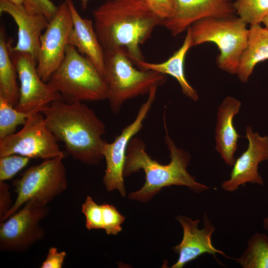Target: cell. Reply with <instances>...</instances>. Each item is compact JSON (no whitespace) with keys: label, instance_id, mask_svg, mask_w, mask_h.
I'll return each mask as SVG.
<instances>
[{"label":"cell","instance_id":"cell-21","mask_svg":"<svg viewBox=\"0 0 268 268\" xmlns=\"http://www.w3.org/2000/svg\"><path fill=\"white\" fill-rule=\"evenodd\" d=\"M5 32L0 30V97L14 107L19 98V87L17 83V73L11 58Z\"/></svg>","mask_w":268,"mask_h":268},{"label":"cell","instance_id":"cell-5","mask_svg":"<svg viewBox=\"0 0 268 268\" xmlns=\"http://www.w3.org/2000/svg\"><path fill=\"white\" fill-rule=\"evenodd\" d=\"M104 52L107 99L114 113H118L128 100L148 94L153 87L161 86L166 80V76L162 73L135 68L133 62L122 50Z\"/></svg>","mask_w":268,"mask_h":268},{"label":"cell","instance_id":"cell-32","mask_svg":"<svg viewBox=\"0 0 268 268\" xmlns=\"http://www.w3.org/2000/svg\"><path fill=\"white\" fill-rule=\"evenodd\" d=\"M81 2V7L83 9L86 8L88 2L89 0H79Z\"/></svg>","mask_w":268,"mask_h":268},{"label":"cell","instance_id":"cell-35","mask_svg":"<svg viewBox=\"0 0 268 268\" xmlns=\"http://www.w3.org/2000/svg\"><path fill=\"white\" fill-rule=\"evenodd\" d=\"M262 23L265 25V27L268 29V13L264 18Z\"/></svg>","mask_w":268,"mask_h":268},{"label":"cell","instance_id":"cell-12","mask_svg":"<svg viewBox=\"0 0 268 268\" xmlns=\"http://www.w3.org/2000/svg\"><path fill=\"white\" fill-rule=\"evenodd\" d=\"M9 52L20 82L19 98L14 106L16 109L31 112L53 101L63 100L59 92L41 78L37 64L30 55L10 50Z\"/></svg>","mask_w":268,"mask_h":268},{"label":"cell","instance_id":"cell-31","mask_svg":"<svg viewBox=\"0 0 268 268\" xmlns=\"http://www.w3.org/2000/svg\"><path fill=\"white\" fill-rule=\"evenodd\" d=\"M12 200L9 185L5 181H0V220L2 221L12 206Z\"/></svg>","mask_w":268,"mask_h":268},{"label":"cell","instance_id":"cell-11","mask_svg":"<svg viewBox=\"0 0 268 268\" xmlns=\"http://www.w3.org/2000/svg\"><path fill=\"white\" fill-rule=\"evenodd\" d=\"M72 27L70 11L65 0L40 37L36 68L44 81H48L64 60Z\"/></svg>","mask_w":268,"mask_h":268},{"label":"cell","instance_id":"cell-4","mask_svg":"<svg viewBox=\"0 0 268 268\" xmlns=\"http://www.w3.org/2000/svg\"><path fill=\"white\" fill-rule=\"evenodd\" d=\"M67 102L108 99L106 79L93 64L68 44L65 58L47 82Z\"/></svg>","mask_w":268,"mask_h":268},{"label":"cell","instance_id":"cell-3","mask_svg":"<svg viewBox=\"0 0 268 268\" xmlns=\"http://www.w3.org/2000/svg\"><path fill=\"white\" fill-rule=\"evenodd\" d=\"M164 127L166 132L165 143L170 151L171 160L163 165L153 159L146 151L145 143L138 137L130 141L127 152L124 176H129L140 170L144 171L145 181L138 190L131 192L128 199L147 202L163 188L172 186H185L192 191L199 193L208 190L209 186L196 181L187 171L191 155L178 148L170 137L164 114Z\"/></svg>","mask_w":268,"mask_h":268},{"label":"cell","instance_id":"cell-34","mask_svg":"<svg viewBox=\"0 0 268 268\" xmlns=\"http://www.w3.org/2000/svg\"><path fill=\"white\" fill-rule=\"evenodd\" d=\"M8 1L15 4H23V0H7Z\"/></svg>","mask_w":268,"mask_h":268},{"label":"cell","instance_id":"cell-25","mask_svg":"<svg viewBox=\"0 0 268 268\" xmlns=\"http://www.w3.org/2000/svg\"><path fill=\"white\" fill-rule=\"evenodd\" d=\"M30 158L18 155L11 154L0 157V181L11 179L28 164Z\"/></svg>","mask_w":268,"mask_h":268},{"label":"cell","instance_id":"cell-15","mask_svg":"<svg viewBox=\"0 0 268 268\" xmlns=\"http://www.w3.org/2000/svg\"><path fill=\"white\" fill-rule=\"evenodd\" d=\"M173 15L164 20L162 25L176 36L194 22L202 18L228 17L236 14L233 0H173Z\"/></svg>","mask_w":268,"mask_h":268},{"label":"cell","instance_id":"cell-23","mask_svg":"<svg viewBox=\"0 0 268 268\" xmlns=\"http://www.w3.org/2000/svg\"><path fill=\"white\" fill-rule=\"evenodd\" d=\"M43 108L28 112L20 111L0 97V140L14 133L18 126L23 125L30 116Z\"/></svg>","mask_w":268,"mask_h":268},{"label":"cell","instance_id":"cell-13","mask_svg":"<svg viewBox=\"0 0 268 268\" xmlns=\"http://www.w3.org/2000/svg\"><path fill=\"white\" fill-rule=\"evenodd\" d=\"M245 133L248 147L235 159L229 178L222 183L221 187L225 191L234 192L247 183L264 184L259 165L268 160V136L254 133L250 126L246 127Z\"/></svg>","mask_w":268,"mask_h":268},{"label":"cell","instance_id":"cell-26","mask_svg":"<svg viewBox=\"0 0 268 268\" xmlns=\"http://www.w3.org/2000/svg\"><path fill=\"white\" fill-rule=\"evenodd\" d=\"M103 214V229L107 235L118 234L122 230L121 226L125 217L113 205L101 204Z\"/></svg>","mask_w":268,"mask_h":268},{"label":"cell","instance_id":"cell-20","mask_svg":"<svg viewBox=\"0 0 268 268\" xmlns=\"http://www.w3.org/2000/svg\"><path fill=\"white\" fill-rule=\"evenodd\" d=\"M268 60V29L260 24L250 26L246 47L240 58L236 74L243 83L248 81L256 66Z\"/></svg>","mask_w":268,"mask_h":268},{"label":"cell","instance_id":"cell-33","mask_svg":"<svg viewBox=\"0 0 268 268\" xmlns=\"http://www.w3.org/2000/svg\"><path fill=\"white\" fill-rule=\"evenodd\" d=\"M263 227L267 231H268V217L265 218L263 220Z\"/></svg>","mask_w":268,"mask_h":268},{"label":"cell","instance_id":"cell-22","mask_svg":"<svg viewBox=\"0 0 268 268\" xmlns=\"http://www.w3.org/2000/svg\"><path fill=\"white\" fill-rule=\"evenodd\" d=\"M244 268H268V236L256 233L248 240V246L238 258H232Z\"/></svg>","mask_w":268,"mask_h":268},{"label":"cell","instance_id":"cell-1","mask_svg":"<svg viewBox=\"0 0 268 268\" xmlns=\"http://www.w3.org/2000/svg\"><path fill=\"white\" fill-rule=\"evenodd\" d=\"M94 26L104 51H124L133 63L143 61L139 46L162 20L144 0H108L93 11Z\"/></svg>","mask_w":268,"mask_h":268},{"label":"cell","instance_id":"cell-8","mask_svg":"<svg viewBox=\"0 0 268 268\" xmlns=\"http://www.w3.org/2000/svg\"><path fill=\"white\" fill-rule=\"evenodd\" d=\"M58 141L38 111L28 118L19 131L0 140V157L18 154L44 160L64 158Z\"/></svg>","mask_w":268,"mask_h":268},{"label":"cell","instance_id":"cell-2","mask_svg":"<svg viewBox=\"0 0 268 268\" xmlns=\"http://www.w3.org/2000/svg\"><path fill=\"white\" fill-rule=\"evenodd\" d=\"M45 123L67 152L87 165L98 164L103 158L102 136L106 126L95 112L80 101H53L41 111Z\"/></svg>","mask_w":268,"mask_h":268},{"label":"cell","instance_id":"cell-10","mask_svg":"<svg viewBox=\"0 0 268 268\" xmlns=\"http://www.w3.org/2000/svg\"><path fill=\"white\" fill-rule=\"evenodd\" d=\"M157 88L158 86H154L151 88L134 121L124 128L113 141H105L103 146L102 154L106 163L103 184L108 191L118 190L122 197L126 196L124 170L128 145L142 128L143 121L155 100Z\"/></svg>","mask_w":268,"mask_h":268},{"label":"cell","instance_id":"cell-16","mask_svg":"<svg viewBox=\"0 0 268 268\" xmlns=\"http://www.w3.org/2000/svg\"><path fill=\"white\" fill-rule=\"evenodd\" d=\"M0 13L11 16L17 27V41L12 47L9 41L10 51L30 55L36 64L40 48V39L49 21L43 15L28 12L23 4H15L7 0H0Z\"/></svg>","mask_w":268,"mask_h":268},{"label":"cell","instance_id":"cell-14","mask_svg":"<svg viewBox=\"0 0 268 268\" xmlns=\"http://www.w3.org/2000/svg\"><path fill=\"white\" fill-rule=\"evenodd\" d=\"M181 225L183 236L181 242L172 247L178 259L172 266V268H182L186 264L196 259L201 255L208 254L216 258L220 254L229 258L222 251L214 247L212 243L211 236L215 230L207 215L203 217L204 226L199 228V219L193 220L187 216L178 215L176 218Z\"/></svg>","mask_w":268,"mask_h":268},{"label":"cell","instance_id":"cell-17","mask_svg":"<svg viewBox=\"0 0 268 268\" xmlns=\"http://www.w3.org/2000/svg\"><path fill=\"white\" fill-rule=\"evenodd\" d=\"M70 11L73 27L68 44L89 59L105 77V52L97 37L93 21L82 18L72 0H66Z\"/></svg>","mask_w":268,"mask_h":268},{"label":"cell","instance_id":"cell-6","mask_svg":"<svg viewBox=\"0 0 268 268\" xmlns=\"http://www.w3.org/2000/svg\"><path fill=\"white\" fill-rule=\"evenodd\" d=\"M247 25L235 15L201 19L190 26L193 47L207 42L214 43L219 50L216 59L218 67L235 74L247 44L249 29Z\"/></svg>","mask_w":268,"mask_h":268},{"label":"cell","instance_id":"cell-7","mask_svg":"<svg viewBox=\"0 0 268 268\" xmlns=\"http://www.w3.org/2000/svg\"><path fill=\"white\" fill-rule=\"evenodd\" d=\"M64 157L44 160L41 163L27 169L12 183L17 194L11 208L3 221L17 211L28 201L47 205L67 188V172Z\"/></svg>","mask_w":268,"mask_h":268},{"label":"cell","instance_id":"cell-30","mask_svg":"<svg viewBox=\"0 0 268 268\" xmlns=\"http://www.w3.org/2000/svg\"><path fill=\"white\" fill-rule=\"evenodd\" d=\"M65 251L58 252L56 247H51L41 268H62L66 257Z\"/></svg>","mask_w":268,"mask_h":268},{"label":"cell","instance_id":"cell-28","mask_svg":"<svg viewBox=\"0 0 268 268\" xmlns=\"http://www.w3.org/2000/svg\"><path fill=\"white\" fill-rule=\"evenodd\" d=\"M23 5L28 12L43 15L48 21L58 9L51 0H23Z\"/></svg>","mask_w":268,"mask_h":268},{"label":"cell","instance_id":"cell-29","mask_svg":"<svg viewBox=\"0 0 268 268\" xmlns=\"http://www.w3.org/2000/svg\"><path fill=\"white\" fill-rule=\"evenodd\" d=\"M150 8L162 22L171 17L175 10L173 0H144Z\"/></svg>","mask_w":268,"mask_h":268},{"label":"cell","instance_id":"cell-27","mask_svg":"<svg viewBox=\"0 0 268 268\" xmlns=\"http://www.w3.org/2000/svg\"><path fill=\"white\" fill-rule=\"evenodd\" d=\"M81 212L85 217V227L88 230L103 229V214L101 205L87 196L81 206Z\"/></svg>","mask_w":268,"mask_h":268},{"label":"cell","instance_id":"cell-9","mask_svg":"<svg viewBox=\"0 0 268 268\" xmlns=\"http://www.w3.org/2000/svg\"><path fill=\"white\" fill-rule=\"evenodd\" d=\"M49 212L47 205L28 201L21 209L0 222V251L25 252L41 240L45 232L40 223Z\"/></svg>","mask_w":268,"mask_h":268},{"label":"cell","instance_id":"cell-19","mask_svg":"<svg viewBox=\"0 0 268 268\" xmlns=\"http://www.w3.org/2000/svg\"><path fill=\"white\" fill-rule=\"evenodd\" d=\"M193 47L190 26L187 29L186 35L180 48L166 61L161 63H151L138 61L134 64L139 69L153 70L163 74L169 75L179 83L183 94L193 101L198 100L197 91L188 81L184 71V62L189 49Z\"/></svg>","mask_w":268,"mask_h":268},{"label":"cell","instance_id":"cell-24","mask_svg":"<svg viewBox=\"0 0 268 268\" xmlns=\"http://www.w3.org/2000/svg\"><path fill=\"white\" fill-rule=\"evenodd\" d=\"M234 7L247 24H260L268 13V0H235Z\"/></svg>","mask_w":268,"mask_h":268},{"label":"cell","instance_id":"cell-18","mask_svg":"<svg viewBox=\"0 0 268 268\" xmlns=\"http://www.w3.org/2000/svg\"><path fill=\"white\" fill-rule=\"evenodd\" d=\"M241 102L231 96H227L219 106L215 129L216 151L225 164L232 166L235 153L240 135L235 129L233 119L239 112Z\"/></svg>","mask_w":268,"mask_h":268}]
</instances>
